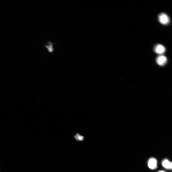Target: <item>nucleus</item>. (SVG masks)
<instances>
[{"label": "nucleus", "mask_w": 172, "mask_h": 172, "mask_svg": "<svg viewBox=\"0 0 172 172\" xmlns=\"http://www.w3.org/2000/svg\"><path fill=\"white\" fill-rule=\"evenodd\" d=\"M49 44V45H46L45 47L48 49L49 51L50 52H52L53 51V43L49 41L48 43Z\"/></svg>", "instance_id": "423d86ee"}, {"label": "nucleus", "mask_w": 172, "mask_h": 172, "mask_svg": "<svg viewBox=\"0 0 172 172\" xmlns=\"http://www.w3.org/2000/svg\"><path fill=\"white\" fill-rule=\"evenodd\" d=\"M163 167L165 168L168 169H171L172 168V164L171 162H169L168 160L165 159L162 162Z\"/></svg>", "instance_id": "39448f33"}, {"label": "nucleus", "mask_w": 172, "mask_h": 172, "mask_svg": "<svg viewBox=\"0 0 172 172\" xmlns=\"http://www.w3.org/2000/svg\"><path fill=\"white\" fill-rule=\"evenodd\" d=\"M158 172H165V171H159Z\"/></svg>", "instance_id": "6e6552de"}, {"label": "nucleus", "mask_w": 172, "mask_h": 172, "mask_svg": "<svg viewBox=\"0 0 172 172\" xmlns=\"http://www.w3.org/2000/svg\"><path fill=\"white\" fill-rule=\"evenodd\" d=\"M158 19L159 22L164 25L168 24L170 21V19L167 14L164 13L160 14L158 16Z\"/></svg>", "instance_id": "f257e3e1"}, {"label": "nucleus", "mask_w": 172, "mask_h": 172, "mask_svg": "<svg viewBox=\"0 0 172 172\" xmlns=\"http://www.w3.org/2000/svg\"><path fill=\"white\" fill-rule=\"evenodd\" d=\"M148 165L149 168L151 169H156L157 167V160L153 158L150 159L148 161Z\"/></svg>", "instance_id": "20e7f679"}, {"label": "nucleus", "mask_w": 172, "mask_h": 172, "mask_svg": "<svg viewBox=\"0 0 172 172\" xmlns=\"http://www.w3.org/2000/svg\"><path fill=\"white\" fill-rule=\"evenodd\" d=\"M167 61L166 57L165 56L161 55L157 57L156 59V62L160 66L165 65Z\"/></svg>", "instance_id": "7ed1b4c3"}, {"label": "nucleus", "mask_w": 172, "mask_h": 172, "mask_svg": "<svg viewBox=\"0 0 172 172\" xmlns=\"http://www.w3.org/2000/svg\"><path fill=\"white\" fill-rule=\"evenodd\" d=\"M74 137L78 141H83L84 139L83 136L80 135L78 133L76 134L74 136Z\"/></svg>", "instance_id": "0eeeda50"}, {"label": "nucleus", "mask_w": 172, "mask_h": 172, "mask_svg": "<svg viewBox=\"0 0 172 172\" xmlns=\"http://www.w3.org/2000/svg\"><path fill=\"white\" fill-rule=\"evenodd\" d=\"M154 50L156 53L160 55H162L166 51L165 48L163 45L160 44L156 45L154 47Z\"/></svg>", "instance_id": "f03ea898"}]
</instances>
